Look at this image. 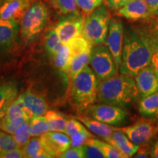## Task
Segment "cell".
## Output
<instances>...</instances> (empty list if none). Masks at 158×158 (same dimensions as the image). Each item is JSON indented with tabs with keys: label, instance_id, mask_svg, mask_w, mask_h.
Masks as SVG:
<instances>
[{
	"label": "cell",
	"instance_id": "obj_44",
	"mask_svg": "<svg viewBox=\"0 0 158 158\" xmlns=\"http://www.w3.org/2000/svg\"><path fill=\"white\" fill-rule=\"evenodd\" d=\"M157 33H158V27H157Z\"/></svg>",
	"mask_w": 158,
	"mask_h": 158
},
{
	"label": "cell",
	"instance_id": "obj_14",
	"mask_svg": "<svg viewBox=\"0 0 158 158\" xmlns=\"http://www.w3.org/2000/svg\"><path fill=\"white\" fill-rule=\"evenodd\" d=\"M29 119L30 118L27 116L16 100H15L10 105L2 117L0 118V129L13 135L18 128Z\"/></svg>",
	"mask_w": 158,
	"mask_h": 158
},
{
	"label": "cell",
	"instance_id": "obj_39",
	"mask_svg": "<svg viewBox=\"0 0 158 158\" xmlns=\"http://www.w3.org/2000/svg\"><path fill=\"white\" fill-rule=\"evenodd\" d=\"M130 0H106V5L112 11H117L125 5Z\"/></svg>",
	"mask_w": 158,
	"mask_h": 158
},
{
	"label": "cell",
	"instance_id": "obj_7",
	"mask_svg": "<svg viewBox=\"0 0 158 158\" xmlns=\"http://www.w3.org/2000/svg\"><path fill=\"white\" fill-rule=\"evenodd\" d=\"M133 143L141 146L149 144L158 135V119L144 118L127 127H118Z\"/></svg>",
	"mask_w": 158,
	"mask_h": 158
},
{
	"label": "cell",
	"instance_id": "obj_15",
	"mask_svg": "<svg viewBox=\"0 0 158 158\" xmlns=\"http://www.w3.org/2000/svg\"><path fill=\"white\" fill-rule=\"evenodd\" d=\"M36 0H2L0 19L13 20L20 23L25 12Z\"/></svg>",
	"mask_w": 158,
	"mask_h": 158
},
{
	"label": "cell",
	"instance_id": "obj_4",
	"mask_svg": "<svg viewBox=\"0 0 158 158\" xmlns=\"http://www.w3.org/2000/svg\"><path fill=\"white\" fill-rule=\"evenodd\" d=\"M50 11L43 0H36L25 12L20 21V35L26 46L36 40L48 24Z\"/></svg>",
	"mask_w": 158,
	"mask_h": 158
},
{
	"label": "cell",
	"instance_id": "obj_2",
	"mask_svg": "<svg viewBox=\"0 0 158 158\" xmlns=\"http://www.w3.org/2000/svg\"><path fill=\"white\" fill-rule=\"evenodd\" d=\"M135 78L127 75H116L98 84V101L100 103L125 108L138 98Z\"/></svg>",
	"mask_w": 158,
	"mask_h": 158
},
{
	"label": "cell",
	"instance_id": "obj_19",
	"mask_svg": "<svg viewBox=\"0 0 158 158\" xmlns=\"http://www.w3.org/2000/svg\"><path fill=\"white\" fill-rule=\"evenodd\" d=\"M103 140L114 146L127 157H133L140 147L139 145L135 144L130 141L127 135L118 130V127L109 138H105Z\"/></svg>",
	"mask_w": 158,
	"mask_h": 158
},
{
	"label": "cell",
	"instance_id": "obj_13",
	"mask_svg": "<svg viewBox=\"0 0 158 158\" xmlns=\"http://www.w3.org/2000/svg\"><path fill=\"white\" fill-rule=\"evenodd\" d=\"M43 148L52 157H59L71 147L70 138L62 132L48 131L40 136Z\"/></svg>",
	"mask_w": 158,
	"mask_h": 158
},
{
	"label": "cell",
	"instance_id": "obj_9",
	"mask_svg": "<svg viewBox=\"0 0 158 158\" xmlns=\"http://www.w3.org/2000/svg\"><path fill=\"white\" fill-rule=\"evenodd\" d=\"M68 44L72 51V61L69 72V78L71 80L85 67L88 66L93 45L83 35L73 39Z\"/></svg>",
	"mask_w": 158,
	"mask_h": 158
},
{
	"label": "cell",
	"instance_id": "obj_23",
	"mask_svg": "<svg viewBox=\"0 0 158 158\" xmlns=\"http://www.w3.org/2000/svg\"><path fill=\"white\" fill-rule=\"evenodd\" d=\"M24 157L27 158H52L51 155L43 148L40 136L31 137L22 147Z\"/></svg>",
	"mask_w": 158,
	"mask_h": 158
},
{
	"label": "cell",
	"instance_id": "obj_5",
	"mask_svg": "<svg viewBox=\"0 0 158 158\" xmlns=\"http://www.w3.org/2000/svg\"><path fill=\"white\" fill-rule=\"evenodd\" d=\"M110 13L107 5H102L85 18L82 35L93 46L106 43Z\"/></svg>",
	"mask_w": 158,
	"mask_h": 158
},
{
	"label": "cell",
	"instance_id": "obj_34",
	"mask_svg": "<svg viewBox=\"0 0 158 158\" xmlns=\"http://www.w3.org/2000/svg\"><path fill=\"white\" fill-rule=\"evenodd\" d=\"M92 138H94V136L90 133L86 127L81 131L78 132L70 137L71 140V147H81Z\"/></svg>",
	"mask_w": 158,
	"mask_h": 158
},
{
	"label": "cell",
	"instance_id": "obj_36",
	"mask_svg": "<svg viewBox=\"0 0 158 158\" xmlns=\"http://www.w3.org/2000/svg\"><path fill=\"white\" fill-rule=\"evenodd\" d=\"M60 158H85L83 146L70 147L59 156Z\"/></svg>",
	"mask_w": 158,
	"mask_h": 158
},
{
	"label": "cell",
	"instance_id": "obj_22",
	"mask_svg": "<svg viewBox=\"0 0 158 158\" xmlns=\"http://www.w3.org/2000/svg\"><path fill=\"white\" fill-rule=\"evenodd\" d=\"M138 110L142 117L158 119V91L141 98L138 103Z\"/></svg>",
	"mask_w": 158,
	"mask_h": 158
},
{
	"label": "cell",
	"instance_id": "obj_32",
	"mask_svg": "<svg viewBox=\"0 0 158 158\" xmlns=\"http://www.w3.org/2000/svg\"><path fill=\"white\" fill-rule=\"evenodd\" d=\"M18 148L21 147L15 141L13 135L0 129V152Z\"/></svg>",
	"mask_w": 158,
	"mask_h": 158
},
{
	"label": "cell",
	"instance_id": "obj_35",
	"mask_svg": "<svg viewBox=\"0 0 158 158\" xmlns=\"http://www.w3.org/2000/svg\"><path fill=\"white\" fill-rule=\"evenodd\" d=\"M86 127L81 122L79 121L77 118H70L68 120L67 122V126L65 128L64 133L67 134L69 137H72L75 134L78 133L85 129Z\"/></svg>",
	"mask_w": 158,
	"mask_h": 158
},
{
	"label": "cell",
	"instance_id": "obj_28",
	"mask_svg": "<svg viewBox=\"0 0 158 158\" xmlns=\"http://www.w3.org/2000/svg\"><path fill=\"white\" fill-rule=\"evenodd\" d=\"M91 141L100 147L106 158H127V156L124 155L123 153L116 149L114 146L106 141H102V140L97 139L94 138H91Z\"/></svg>",
	"mask_w": 158,
	"mask_h": 158
},
{
	"label": "cell",
	"instance_id": "obj_38",
	"mask_svg": "<svg viewBox=\"0 0 158 158\" xmlns=\"http://www.w3.org/2000/svg\"><path fill=\"white\" fill-rule=\"evenodd\" d=\"M24 154L22 148H18L0 152V158H23Z\"/></svg>",
	"mask_w": 158,
	"mask_h": 158
},
{
	"label": "cell",
	"instance_id": "obj_24",
	"mask_svg": "<svg viewBox=\"0 0 158 158\" xmlns=\"http://www.w3.org/2000/svg\"><path fill=\"white\" fill-rule=\"evenodd\" d=\"M46 2L59 15L68 16L81 13L77 0H46Z\"/></svg>",
	"mask_w": 158,
	"mask_h": 158
},
{
	"label": "cell",
	"instance_id": "obj_1",
	"mask_svg": "<svg viewBox=\"0 0 158 158\" xmlns=\"http://www.w3.org/2000/svg\"><path fill=\"white\" fill-rule=\"evenodd\" d=\"M152 37L138 29L124 30L122 63L118 70L120 73L134 78L143 68L151 65Z\"/></svg>",
	"mask_w": 158,
	"mask_h": 158
},
{
	"label": "cell",
	"instance_id": "obj_41",
	"mask_svg": "<svg viewBox=\"0 0 158 158\" xmlns=\"http://www.w3.org/2000/svg\"><path fill=\"white\" fill-rule=\"evenodd\" d=\"M149 6L152 15L158 16V0H145Z\"/></svg>",
	"mask_w": 158,
	"mask_h": 158
},
{
	"label": "cell",
	"instance_id": "obj_42",
	"mask_svg": "<svg viewBox=\"0 0 158 158\" xmlns=\"http://www.w3.org/2000/svg\"><path fill=\"white\" fill-rule=\"evenodd\" d=\"M150 157L158 158V137L156 138L154 141L151 147V153H150Z\"/></svg>",
	"mask_w": 158,
	"mask_h": 158
},
{
	"label": "cell",
	"instance_id": "obj_12",
	"mask_svg": "<svg viewBox=\"0 0 158 158\" xmlns=\"http://www.w3.org/2000/svg\"><path fill=\"white\" fill-rule=\"evenodd\" d=\"M15 100L29 118L35 116H44L48 111V106L46 100L42 96L30 90H27L20 94Z\"/></svg>",
	"mask_w": 158,
	"mask_h": 158
},
{
	"label": "cell",
	"instance_id": "obj_33",
	"mask_svg": "<svg viewBox=\"0 0 158 158\" xmlns=\"http://www.w3.org/2000/svg\"><path fill=\"white\" fill-rule=\"evenodd\" d=\"M86 158H104L105 155L98 146L91 141V138L83 145Z\"/></svg>",
	"mask_w": 158,
	"mask_h": 158
},
{
	"label": "cell",
	"instance_id": "obj_21",
	"mask_svg": "<svg viewBox=\"0 0 158 158\" xmlns=\"http://www.w3.org/2000/svg\"><path fill=\"white\" fill-rule=\"evenodd\" d=\"M19 96V88L14 81L0 83V118L13 101Z\"/></svg>",
	"mask_w": 158,
	"mask_h": 158
},
{
	"label": "cell",
	"instance_id": "obj_20",
	"mask_svg": "<svg viewBox=\"0 0 158 158\" xmlns=\"http://www.w3.org/2000/svg\"><path fill=\"white\" fill-rule=\"evenodd\" d=\"M76 118L81 122L90 132L95 134L96 135L100 136L102 139L109 138L112 135V133L116 130H117V127H114V126L109 125L104 122L98 121L86 114V115L79 114L77 116Z\"/></svg>",
	"mask_w": 158,
	"mask_h": 158
},
{
	"label": "cell",
	"instance_id": "obj_27",
	"mask_svg": "<svg viewBox=\"0 0 158 158\" xmlns=\"http://www.w3.org/2000/svg\"><path fill=\"white\" fill-rule=\"evenodd\" d=\"M44 45L45 50L53 58L56 56L58 51L62 48L63 43L61 41L55 27L51 29L46 33L44 40Z\"/></svg>",
	"mask_w": 158,
	"mask_h": 158
},
{
	"label": "cell",
	"instance_id": "obj_26",
	"mask_svg": "<svg viewBox=\"0 0 158 158\" xmlns=\"http://www.w3.org/2000/svg\"><path fill=\"white\" fill-rule=\"evenodd\" d=\"M44 116L48 123L49 131L64 133L68 119L64 114L55 110H48Z\"/></svg>",
	"mask_w": 158,
	"mask_h": 158
},
{
	"label": "cell",
	"instance_id": "obj_17",
	"mask_svg": "<svg viewBox=\"0 0 158 158\" xmlns=\"http://www.w3.org/2000/svg\"><path fill=\"white\" fill-rule=\"evenodd\" d=\"M116 14L134 21L147 19L152 15L145 0H130L125 5L116 11Z\"/></svg>",
	"mask_w": 158,
	"mask_h": 158
},
{
	"label": "cell",
	"instance_id": "obj_40",
	"mask_svg": "<svg viewBox=\"0 0 158 158\" xmlns=\"http://www.w3.org/2000/svg\"><path fill=\"white\" fill-rule=\"evenodd\" d=\"M148 144H145V145L140 146L139 149L137 151L135 155H134V157L137 158H147L150 157V153H151V148L148 147Z\"/></svg>",
	"mask_w": 158,
	"mask_h": 158
},
{
	"label": "cell",
	"instance_id": "obj_18",
	"mask_svg": "<svg viewBox=\"0 0 158 158\" xmlns=\"http://www.w3.org/2000/svg\"><path fill=\"white\" fill-rule=\"evenodd\" d=\"M20 25L13 20L0 19V51L12 48L19 33Z\"/></svg>",
	"mask_w": 158,
	"mask_h": 158
},
{
	"label": "cell",
	"instance_id": "obj_37",
	"mask_svg": "<svg viewBox=\"0 0 158 158\" xmlns=\"http://www.w3.org/2000/svg\"><path fill=\"white\" fill-rule=\"evenodd\" d=\"M152 48L153 54L152 57L151 66L155 70L158 78V33L152 37Z\"/></svg>",
	"mask_w": 158,
	"mask_h": 158
},
{
	"label": "cell",
	"instance_id": "obj_6",
	"mask_svg": "<svg viewBox=\"0 0 158 158\" xmlns=\"http://www.w3.org/2000/svg\"><path fill=\"white\" fill-rule=\"evenodd\" d=\"M89 63L99 81L118 74V70L106 45L92 47Z\"/></svg>",
	"mask_w": 158,
	"mask_h": 158
},
{
	"label": "cell",
	"instance_id": "obj_31",
	"mask_svg": "<svg viewBox=\"0 0 158 158\" xmlns=\"http://www.w3.org/2000/svg\"><path fill=\"white\" fill-rule=\"evenodd\" d=\"M104 0H77L81 13L86 18L102 5Z\"/></svg>",
	"mask_w": 158,
	"mask_h": 158
},
{
	"label": "cell",
	"instance_id": "obj_43",
	"mask_svg": "<svg viewBox=\"0 0 158 158\" xmlns=\"http://www.w3.org/2000/svg\"><path fill=\"white\" fill-rule=\"evenodd\" d=\"M2 0H0V5H1V4H2Z\"/></svg>",
	"mask_w": 158,
	"mask_h": 158
},
{
	"label": "cell",
	"instance_id": "obj_3",
	"mask_svg": "<svg viewBox=\"0 0 158 158\" xmlns=\"http://www.w3.org/2000/svg\"><path fill=\"white\" fill-rule=\"evenodd\" d=\"M99 81L93 70L85 67L70 80L71 102L79 112L86 110L98 101Z\"/></svg>",
	"mask_w": 158,
	"mask_h": 158
},
{
	"label": "cell",
	"instance_id": "obj_10",
	"mask_svg": "<svg viewBox=\"0 0 158 158\" xmlns=\"http://www.w3.org/2000/svg\"><path fill=\"white\" fill-rule=\"evenodd\" d=\"M124 33V27L121 20L116 18H111L109 23L108 36L105 44L109 49L118 70H119L122 63Z\"/></svg>",
	"mask_w": 158,
	"mask_h": 158
},
{
	"label": "cell",
	"instance_id": "obj_8",
	"mask_svg": "<svg viewBox=\"0 0 158 158\" xmlns=\"http://www.w3.org/2000/svg\"><path fill=\"white\" fill-rule=\"evenodd\" d=\"M86 113L98 121L117 127L125 125L129 120V114L123 108L104 103L92 104Z\"/></svg>",
	"mask_w": 158,
	"mask_h": 158
},
{
	"label": "cell",
	"instance_id": "obj_30",
	"mask_svg": "<svg viewBox=\"0 0 158 158\" xmlns=\"http://www.w3.org/2000/svg\"><path fill=\"white\" fill-rule=\"evenodd\" d=\"M13 136L20 147H23L31 138L30 119L27 120L21 124Z\"/></svg>",
	"mask_w": 158,
	"mask_h": 158
},
{
	"label": "cell",
	"instance_id": "obj_11",
	"mask_svg": "<svg viewBox=\"0 0 158 158\" xmlns=\"http://www.w3.org/2000/svg\"><path fill=\"white\" fill-rule=\"evenodd\" d=\"M85 17L81 13L68 15L57 23L55 29L63 44L82 35Z\"/></svg>",
	"mask_w": 158,
	"mask_h": 158
},
{
	"label": "cell",
	"instance_id": "obj_29",
	"mask_svg": "<svg viewBox=\"0 0 158 158\" xmlns=\"http://www.w3.org/2000/svg\"><path fill=\"white\" fill-rule=\"evenodd\" d=\"M31 137H38L49 131V127L44 116L30 118Z\"/></svg>",
	"mask_w": 158,
	"mask_h": 158
},
{
	"label": "cell",
	"instance_id": "obj_25",
	"mask_svg": "<svg viewBox=\"0 0 158 158\" xmlns=\"http://www.w3.org/2000/svg\"><path fill=\"white\" fill-rule=\"evenodd\" d=\"M54 63L59 70L69 76L71 61H72V51L68 44H63L62 48L54 57Z\"/></svg>",
	"mask_w": 158,
	"mask_h": 158
},
{
	"label": "cell",
	"instance_id": "obj_16",
	"mask_svg": "<svg viewBox=\"0 0 158 158\" xmlns=\"http://www.w3.org/2000/svg\"><path fill=\"white\" fill-rule=\"evenodd\" d=\"M134 78L141 98H145L158 91V78L151 65L140 70Z\"/></svg>",
	"mask_w": 158,
	"mask_h": 158
}]
</instances>
